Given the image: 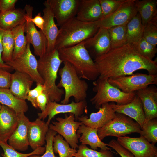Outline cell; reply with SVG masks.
<instances>
[{
	"label": "cell",
	"mask_w": 157,
	"mask_h": 157,
	"mask_svg": "<svg viewBox=\"0 0 157 157\" xmlns=\"http://www.w3.org/2000/svg\"><path fill=\"white\" fill-rule=\"evenodd\" d=\"M115 113L109 103H107L102 105L97 112L91 113L89 118L86 115L81 116L78 120L86 126L98 129L111 120Z\"/></svg>",
	"instance_id": "d6986e66"
},
{
	"label": "cell",
	"mask_w": 157,
	"mask_h": 157,
	"mask_svg": "<svg viewBox=\"0 0 157 157\" xmlns=\"http://www.w3.org/2000/svg\"><path fill=\"white\" fill-rule=\"evenodd\" d=\"M108 144V146L115 150L121 157H134L132 154L121 145L117 140L112 139Z\"/></svg>",
	"instance_id": "7bdbcfd3"
},
{
	"label": "cell",
	"mask_w": 157,
	"mask_h": 157,
	"mask_svg": "<svg viewBox=\"0 0 157 157\" xmlns=\"http://www.w3.org/2000/svg\"><path fill=\"white\" fill-rule=\"evenodd\" d=\"M117 141L134 157H156L157 156V147L142 136H122L118 138Z\"/></svg>",
	"instance_id": "5bb4252c"
},
{
	"label": "cell",
	"mask_w": 157,
	"mask_h": 157,
	"mask_svg": "<svg viewBox=\"0 0 157 157\" xmlns=\"http://www.w3.org/2000/svg\"><path fill=\"white\" fill-rule=\"evenodd\" d=\"M4 30L0 27V68L8 71L12 69L10 67L6 64L2 60V55L3 51L2 37Z\"/></svg>",
	"instance_id": "7dc6e473"
},
{
	"label": "cell",
	"mask_w": 157,
	"mask_h": 157,
	"mask_svg": "<svg viewBox=\"0 0 157 157\" xmlns=\"http://www.w3.org/2000/svg\"><path fill=\"white\" fill-rule=\"evenodd\" d=\"M43 5L44 8L43 10L44 13L43 17L44 23L42 31L47 40V53H48L55 49L59 29L55 23L53 12L48 0L44 1Z\"/></svg>",
	"instance_id": "44dd1931"
},
{
	"label": "cell",
	"mask_w": 157,
	"mask_h": 157,
	"mask_svg": "<svg viewBox=\"0 0 157 157\" xmlns=\"http://www.w3.org/2000/svg\"><path fill=\"white\" fill-rule=\"evenodd\" d=\"M138 13L144 27L155 16H157V0H135Z\"/></svg>",
	"instance_id": "f1b7e54d"
},
{
	"label": "cell",
	"mask_w": 157,
	"mask_h": 157,
	"mask_svg": "<svg viewBox=\"0 0 157 157\" xmlns=\"http://www.w3.org/2000/svg\"><path fill=\"white\" fill-rule=\"evenodd\" d=\"M57 25L61 26L76 17L80 0H48Z\"/></svg>",
	"instance_id": "9a60e30c"
},
{
	"label": "cell",
	"mask_w": 157,
	"mask_h": 157,
	"mask_svg": "<svg viewBox=\"0 0 157 157\" xmlns=\"http://www.w3.org/2000/svg\"><path fill=\"white\" fill-rule=\"evenodd\" d=\"M25 10L20 8L0 14V27L4 30H12L17 26L26 23Z\"/></svg>",
	"instance_id": "4316f807"
},
{
	"label": "cell",
	"mask_w": 157,
	"mask_h": 157,
	"mask_svg": "<svg viewBox=\"0 0 157 157\" xmlns=\"http://www.w3.org/2000/svg\"><path fill=\"white\" fill-rule=\"evenodd\" d=\"M78 149L74 157H114L111 150H100L97 151L81 144L78 146Z\"/></svg>",
	"instance_id": "8d00e7d4"
},
{
	"label": "cell",
	"mask_w": 157,
	"mask_h": 157,
	"mask_svg": "<svg viewBox=\"0 0 157 157\" xmlns=\"http://www.w3.org/2000/svg\"><path fill=\"white\" fill-rule=\"evenodd\" d=\"M77 133L80 136L79 141L81 144L89 145L94 150L99 148L101 150H111L108 144L102 142L97 134V129L86 126L83 124L78 128Z\"/></svg>",
	"instance_id": "484cf974"
},
{
	"label": "cell",
	"mask_w": 157,
	"mask_h": 157,
	"mask_svg": "<svg viewBox=\"0 0 157 157\" xmlns=\"http://www.w3.org/2000/svg\"><path fill=\"white\" fill-rule=\"evenodd\" d=\"M133 46L139 54L151 60H153L157 52L156 46L147 42L143 37Z\"/></svg>",
	"instance_id": "74e56055"
},
{
	"label": "cell",
	"mask_w": 157,
	"mask_h": 157,
	"mask_svg": "<svg viewBox=\"0 0 157 157\" xmlns=\"http://www.w3.org/2000/svg\"><path fill=\"white\" fill-rule=\"evenodd\" d=\"M31 20L37 27L42 31L44 23V20L40 12L33 18H31Z\"/></svg>",
	"instance_id": "c3c4849f"
},
{
	"label": "cell",
	"mask_w": 157,
	"mask_h": 157,
	"mask_svg": "<svg viewBox=\"0 0 157 157\" xmlns=\"http://www.w3.org/2000/svg\"><path fill=\"white\" fill-rule=\"evenodd\" d=\"M135 0H124L113 13L96 21L98 26L108 29L127 24L138 13Z\"/></svg>",
	"instance_id": "8fae6325"
},
{
	"label": "cell",
	"mask_w": 157,
	"mask_h": 157,
	"mask_svg": "<svg viewBox=\"0 0 157 157\" xmlns=\"http://www.w3.org/2000/svg\"><path fill=\"white\" fill-rule=\"evenodd\" d=\"M124 0H99L102 13V18L116 11Z\"/></svg>",
	"instance_id": "ab89813d"
},
{
	"label": "cell",
	"mask_w": 157,
	"mask_h": 157,
	"mask_svg": "<svg viewBox=\"0 0 157 157\" xmlns=\"http://www.w3.org/2000/svg\"><path fill=\"white\" fill-rule=\"evenodd\" d=\"M58 51L63 62L66 61L70 64L81 78L94 81L98 78L99 74L96 65L85 47L83 41Z\"/></svg>",
	"instance_id": "3957f363"
},
{
	"label": "cell",
	"mask_w": 157,
	"mask_h": 157,
	"mask_svg": "<svg viewBox=\"0 0 157 157\" xmlns=\"http://www.w3.org/2000/svg\"><path fill=\"white\" fill-rule=\"evenodd\" d=\"M87 107L86 100L78 102L72 101L66 104L48 101L45 110L38 113V118L43 120L48 117L46 123L49 126L52 119L56 115L60 113H72L75 116V120L77 121L84 113H87Z\"/></svg>",
	"instance_id": "30bf717a"
},
{
	"label": "cell",
	"mask_w": 157,
	"mask_h": 157,
	"mask_svg": "<svg viewBox=\"0 0 157 157\" xmlns=\"http://www.w3.org/2000/svg\"><path fill=\"white\" fill-rule=\"evenodd\" d=\"M109 104L115 112L123 114L136 122L142 128L145 121V116L142 102L136 95L129 103L118 105L114 102Z\"/></svg>",
	"instance_id": "7402d4cb"
},
{
	"label": "cell",
	"mask_w": 157,
	"mask_h": 157,
	"mask_svg": "<svg viewBox=\"0 0 157 157\" xmlns=\"http://www.w3.org/2000/svg\"><path fill=\"white\" fill-rule=\"evenodd\" d=\"M0 146L2 147L4 151L2 155L3 157H28L33 155H40L43 154L45 151V147H42L31 152L24 154L17 151L7 142H0Z\"/></svg>",
	"instance_id": "d590c367"
},
{
	"label": "cell",
	"mask_w": 157,
	"mask_h": 157,
	"mask_svg": "<svg viewBox=\"0 0 157 157\" xmlns=\"http://www.w3.org/2000/svg\"><path fill=\"white\" fill-rule=\"evenodd\" d=\"M156 157H157V156H156Z\"/></svg>",
	"instance_id": "f907efd6"
},
{
	"label": "cell",
	"mask_w": 157,
	"mask_h": 157,
	"mask_svg": "<svg viewBox=\"0 0 157 157\" xmlns=\"http://www.w3.org/2000/svg\"><path fill=\"white\" fill-rule=\"evenodd\" d=\"M53 148L54 153L59 157H74L77 150L72 148L60 135H56L53 139Z\"/></svg>",
	"instance_id": "d6a6232c"
},
{
	"label": "cell",
	"mask_w": 157,
	"mask_h": 157,
	"mask_svg": "<svg viewBox=\"0 0 157 157\" xmlns=\"http://www.w3.org/2000/svg\"><path fill=\"white\" fill-rule=\"evenodd\" d=\"M25 26V23L17 26L12 30L14 43L12 59L20 56L26 49L28 43L24 34Z\"/></svg>",
	"instance_id": "4dcf8cb0"
},
{
	"label": "cell",
	"mask_w": 157,
	"mask_h": 157,
	"mask_svg": "<svg viewBox=\"0 0 157 157\" xmlns=\"http://www.w3.org/2000/svg\"><path fill=\"white\" fill-rule=\"evenodd\" d=\"M108 29L110 38L111 49L127 44V24L113 26Z\"/></svg>",
	"instance_id": "1f68e13d"
},
{
	"label": "cell",
	"mask_w": 157,
	"mask_h": 157,
	"mask_svg": "<svg viewBox=\"0 0 157 157\" xmlns=\"http://www.w3.org/2000/svg\"><path fill=\"white\" fill-rule=\"evenodd\" d=\"M11 74L8 71L0 68V88L9 89Z\"/></svg>",
	"instance_id": "ee69618b"
},
{
	"label": "cell",
	"mask_w": 157,
	"mask_h": 157,
	"mask_svg": "<svg viewBox=\"0 0 157 157\" xmlns=\"http://www.w3.org/2000/svg\"><path fill=\"white\" fill-rule=\"evenodd\" d=\"M49 126L43 120L37 118L30 122L28 129L29 146L34 150L43 146L46 143V138Z\"/></svg>",
	"instance_id": "cb8c5ba5"
},
{
	"label": "cell",
	"mask_w": 157,
	"mask_h": 157,
	"mask_svg": "<svg viewBox=\"0 0 157 157\" xmlns=\"http://www.w3.org/2000/svg\"><path fill=\"white\" fill-rule=\"evenodd\" d=\"M141 100L145 116V121L157 117V88L151 85L135 92Z\"/></svg>",
	"instance_id": "ffe728a7"
},
{
	"label": "cell",
	"mask_w": 157,
	"mask_h": 157,
	"mask_svg": "<svg viewBox=\"0 0 157 157\" xmlns=\"http://www.w3.org/2000/svg\"><path fill=\"white\" fill-rule=\"evenodd\" d=\"M26 16L25 32L28 43L32 45L35 54L40 58L47 53V38L41 30L38 31L35 24L31 20L33 8L29 4L25 7Z\"/></svg>",
	"instance_id": "7c38bea8"
},
{
	"label": "cell",
	"mask_w": 157,
	"mask_h": 157,
	"mask_svg": "<svg viewBox=\"0 0 157 157\" xmlns=\"http://www.w3.org/2000/svg\"><path fill=\"white\" fill-rule=\"evenodd\" d=\"M18 115V126L8 140V144L16 150L24 151L29 146L28 129L30 121L24 113H19Z\"/></svg>",
	"instance_id": "e0dca14e"
},
{
	"label": "cell",
	"mask_w": 157,
	"mask_h": 157,
	"mask_svg": "<svg viewBox=\"0 0 157 157\" xmlns=\"http://www.w3.org/2000/svg\"><path fill=\"white\" fill-rule=\"evenodd\" d=\"M99 74V78H107L132 75L139 69L149 75L157 74V63L138 53L133 46L127 44L111 49L94 60Z\"/></svg>",
	"instance_id": "6da1fadb"
},
{
	"label": "cell",
	"mask_w": 157,
	"mask_h": 157,
	"mask_svg": "<svg viewBox=\"0 0 157 157\" xmlns=\"http://www.w3.org/2000/svg\"><path fill=\"white\" fill-rule=\"evenodd\" d=\"M140 136L149 142L155 144L157 142V120L156 118L144 122L141 128Z\"/></svg>",
	"instance_id": "e575fe53"
},
{
	"label": "cell",
	"mask_w": 157,
	"mask_h": 157,
	"mask_svg": "<svg viewBox=\"0 0 157 157\" xmlns=\"http://www.w3.org/2000/svg\"><path fill=\"white\" fill-rule=\"evenodd\" d=\"M0 157H1L0 156Z\"/></svg>",
	"instance_id": "816d5d0a"
},
{
	"label": "cell",
	"mask_w": 157,
	"mask_h": 157,
	"mask_svg": "<svg viewBox=\"0 0 157 157\" xmlns=\"http://www.w3.org/2000/svg\"><path fill=\"white\" fill-rule=\"evenodd\" d=\"M57 133L56 132L49 128L46 135L44 153L41 156L33 155L28 157H56L53 148V139Z\"/></svg>",
	"instance_id": "60d3db41"
},
{
	"label": "cell",
	"mask_w": 157,
	"mask_h": 157,
	"mask_svg": "<svg viewBox=\"0 0 157 157\" xmlns=\"http://www.w3.org/2000/svg\"><path fill=\"white\" fill-rule=\"evenodd\" d=\"M0 103L11 108L17 113H24L28 109L26 101L15 97L9 89L0 88Z\"/></svg>",
	"instance_id": "83f0119b"
},
{
	"label": "cell",
	"mask_w": 157,
	"mask_h": 157,
	"mask_svg": "<svg viewBox=\"0 0 157 157\" xmlns=\"http://www.w3.org/2000/svg\"><path fill=\"white\" fill-rule=\"evenodd\" d=\"M17 0H0V14L14 10Z\"/></svg>",
	"instance_id": "f6af8a7d"
},
{
	"label": "cell",
	"mask_w": 157,
	"mask_h": 157,
	"mask_svg": "<svg viewBox=\"0 0 157 157\" xmlns=\"http://www.w3.org/2000/svg\"><path fill=\"white\" fill-rule=\"evenodd\" d=\"M144 28L138 13L127 24V44L133 45L137 43L142 37Z\"/></svg>",
	"instance_id": "f546056e"
},
{
	"label": "cell",
	"mask_w": 157,
	"mask_h": 157,
	"mask_svg": "<svg viewBox=\"0 0 157 157\" xmlns=\"http://www.w3.org/2000/svg\"><path fill=\"white\" fill-rule=\"evenodd\" d=\"M2 105L0 103V110L2 107Z\"/></svg>",
	"instance_id": "681fc988"
},
{
	"label": "cell",
	"mask_w": 157,
	"mask_h": 157,
	"mask_svg": "<svg viewBox=\"0 0 157 157\" xmlns=\"http://www.w3.org/2000/svg\"><path fill=\"white\" fill-rule=\"evenodd\" d=\"M141 128L134 119L123 114L116 112L115 117L102 127L97 129L101 140L109 136L119 138L132 133L140 134Z\"/></svg>",
	"instance_id": "52a82bcc"
},
{
	"label": "cell",
	"mask_w": 157,
	"mask_h": 157,
	"mask_svg": "<svg viewBox=\"0 0 157 157\" xmlns=\"http://www.w3.org/2000/svg\"><path fill=\"white\" fill-rule=\"evenodd\" d=\"M76 17L85 22H93L102 18L99 0H80Z\"/></svg>",
	"instance_id": "603a6c76"
},
{
	"label": "cell",
	"mask_w": 157,
	"mask_h": 157,
	"mask_svg": "<svg viewBox=\"0 0 157 157\" xmlns=\"http://www.w3.org/2000/svg\"><path fill=\"white\" fill-rule=\"evenodd\" d=\"M18 113L13 110L2 105L0 110V142H7L18 124Z\"/></svg>",
	"instance_id": "ac0fdd59"
},
{
	"label": "cell",
	"mask_w": 157,
	"mask_h": 157,
	"mask_svg": "<svg viewBox=\"0 0 157 157\" xmlns=\"http://www.w3.org/2000/svg\"><path fill=\"white\" fill-rule=\"evenodd\" d=\"M93 90L95 94L90 99L95 108L99 110L104 104L116 102L117 104L122 105L131 102L136 94L135 92L126 93L112 85L107 78H98L93 82Z\"/></svg>",
	"instance_id": "8992f818"
},
{
	"label": "cell",
	"mask_w": 157,
	"mask_h": 157,
	"mask_svg": "<svg viewBox=\"0 0 157 157\" xmlns=\"http://www.w3.org/2000/svg\"><path fill=\"white\" fill-rule=\"evenodd\" d=\"M142 37L148 42L156 46L157 44V16L144 27Z\"/></svg>",
	"instance_id": "f35d334b"
},
{
	"label": "cell",
	"mask_w": 157,
	"mask_h": 157,
	"mask_svg": "<svg viewBox=\"0 0 157 157\" xmlns=\"http://www.w3.org/2000/svg\"><path fill=\"white\" fill-rule=\"evenodd\" d=\"M33 82V79L28 74L15 71L11 74L9 89L15 97L26 100Z\"/></svg>",
	"instance_id": "d4e9b609"
},
{
	"label": "cell",
	"mask_w": 157,
	"mask_h": 157,
	"mask_svg": "<svg viewBox=\"0 0 157 157\" xmlns=\"http://www.w3.org/2000/svg\"><path fill=\"white\" fill-rule=\"evenodd\" d=\"M56 119V121H52L49 124V129L64 138L72 148L76 149L78 147L80 136L77 132L82 122L76 121L74 115L71 113L68 116L65 114L64 118L58 117Z\"/></svg>",
	"instance_id": "9c48e42d"
},
{
	"label": "cell",
	"mask_w": 157,
	"mask_h": 157,
	"mask_svg": "<svg viewBox=\"0 0 157 157\" xmlns=\"http://www.w3.org/2000/svg\"><path fill=\"white\" fill-rule=\"evenodd\" d=\"M2 44L3 51L2 59L5 63L12 60L14 48V43L12 30H4Z\"/></svg>",
	"instance_id": "836d02e7"
},
{
	"label": "cell",
	"mask_w": 157,
	"mask_h": 157,
	"mask_svg": "<svg viewBox=\"0 0 157 157\" xmlns=\"http://www.w3.org/2000/svg\"><path fill=\"white\" fill-rule=\"evenodd\" d=\"M99 28L96 22H83L75 17L60 26L55 49L58 50L80 43L93 36Z\"/></svg>",
	"instance_id": "277c9868"
},
{
	"label": "cell",
	"mask_w": 157,
	"mask_h": 157,
	"mask_svg": "<svg viewBox=\"0 0 157 157\" xmlns=\"http://www.w3.org/2000/svg\"><path fill=\"white\" fill-rule=\"evenodd\" d=\"M48 101V97L44 92L37 97L36 99L37 105L41 112L45 110Z\"/></svg>",
	"instance_id": "bcb514c9"
},
{
	"label": "cell",
	"mask_w": 157,
	"mask_h": 157,
	"mask_svg": "<svg viewBox=\"0 0 157 157\" xmlns=\"http://www.w3.org/2000/svg\"><path fill=\"white\" fill-rule=\"evenodd\" d=\"M85 47L95 56V58L105 54L111 49L110 38L108 30L100 27L92 37L83 41Z\"/></svg>",
	"instance_id": "2e32d148"
},
{
	"label": "cell",
	"mask_w": 157,
	"mask_h": 157,
	"mask_svg": "<svg viewBox=\"0 0 157 157\" xmlns=\"http://www.w3.org/2000/svg\"><path fill=\"white\" fill-rule=\"evenodd\" d=\"M62 63L58 51L56 49L47 53L38 60V71L44 81V92L47 95L49 101L59 102L64 94V90L58 88L56 84Z\"/></svg>",
	"instance_id": "7a4b0ae2"
},
{
	"label": "cell",
	"mask_w": 157,
	"mask_h": 157,
	"mask_svg": "<svg viewBox=\"0 0 157 157\" xmlns=\"http://www.w3.org/2000/svg\"><path fill=\"white\" fill-rule=\"evenodd\" d=\"M108 81L124 92H133L150 85H157V74L138 73L129 76L110 78L108 79Z\"/></svg>",
	"instance_id": "ba28073f"
},
{
	"label": "cell",
	"mask_w": 157,
	"mask_h": 157,
	"mask_svg": "<svg viewBox=\"0 0 157 157\" xmlns=\"http://www.w3.org/2000/svg\"><path fill=\"white\" fill-rule=\"evenodd\" d=\"M63 67L58 71L60 79L57 85L64 91V97L61 101L62 104H68L71 97L75 102L86 100L88 85L85 80L78 76L75 69L69 63L64 61Z\"/></svg>",
	"instance_id": "5b68a950"
},
{
	"label": "cell",
	"mask_w": 157,
	"mask_h": 157,
	"mask_svg": "<svg viewBox=\"0 0 157 157\" xmlns=\"http://www.w3.org/2000/svg\"><path fill=\"white\" fill-rule=\"evenodd\" d=\"M28 43L26 51L20 56L5 63L12 69L28 75L37 84H43L44 81L38 70V60L32 54Z\"/></svg>",
	"instance_id": "4fadbf2b"
},
{
	"label": "cell",
	"mask_w": 157,
	"mask_h": 157,
	"mask_svg": "<svg viewBox=\"0 0 157 157\" xmlns=\"http://www.w3.org/2000/svg\"><path fill=\"white\" fill-rule=\"evenodd\" d=\"M34 89L30 90L28 92L26 99L29 101L33 106L35 108H38L36 99L37 97L44 90L43 84H37Z\"/></svg>",
	"instance_id": "b9f144b4"
}]
</instances>
